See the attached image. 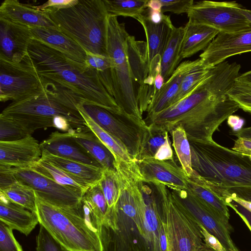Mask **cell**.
Returning <instances> with one entry per match:
<instances>
[{"label": "cell", "instance_id": "4dcf8cb0", "mask_svg": "<svg viewBox=\"0 0 251 251\" xmlns=\"http://www.w3.org/2000/svg\"><path fill=\"white\" fill-rule=\"evenodd\" d=\"M30 167L57 183L72 188L83 194L90 186L75 179L52 163L41 158Z\"/></svg>", "mask_w": 251, "mask_h": 251}, {"label": "cell", "instance_id": "60d3db41", "mask_svg": "<svg viewBox=\"0 0 251 251\" xmlns=\"http://www.w3.org/2000/svg\"><path fill=\"white\" fill-rule=\"evenodd\" d=\"M207 187L221 199L226 197H236L251 202V186L225 187L208 182Z\"/></svg>", "mask_w": 251, "mask_h": 251}, {"label": "cell", "instance_id": "52a82bcc", "mask_svg": "<svg viewBox=\"0 0 251 251\" xmlns=\"http://www.w3.org/2000/svg\"><path fill=\"white\" fill-rule=\"evenodd\" d=\"M128 36L125 24L120 23L117 17L109 15L107 53L112 63L111 94L123 112L143 120L138 104L137 87L128 60Z\"/></svg>", "mask_w": 251, "mask_h": 251}, {"label": "cell", "instance_id": "9c48e42d", "mask_svg": "<svg viewBox=\"0 0 251 251\" xmlns=\"http://www.w3.org/2000/svg\"><path fill=\"white\" fill-rule=\"evenodd\" d=\"M87 114L101 128L118 139L134 161L140 160L150 135L149 126L124 112L113 113L94 105H82Z\"/></svg>", "mask_w": 251, "mask_h": 251}, {"label": "cell", "instance_id": "83f0119b", "mask_svg": "<svg viewBox=\"0 0 251 251\" xmlns=\"http://www.w3.org/2000/svg\"><path fill=\"white\" fill-rule=\"evenodd\" d=\"M71 132L76 143L104 170L116 172L115 155L90 130Z\"/></svg>", "mask_w": 251, "mask_h": 251}, {"label": "cell", "instance_id": "e0dca14e", "mask_svg": "<svg viewBox=\"0 0 251 251\" xmlns=\"http://www.w3.org/2000/svg\"><path fill=\"white\" fill-rule=\"evenodd\" d=\"M136 20L142 25L145 31L150 77L154 80L156 75L161 73L162 56L175 26L170 17L166 15L163 21L158 24L151 22L144 12Z\"/></svg>", "mask_w": 251, "mask_h": 251}, {"label": "cell", "instance_id": "ee69618b", "mask_svg": "<svg viewBox=\"0 0 251 251\" xmlns=\"http://www.w3.org/2000/svg\"><path fill=\"white\" fill-rule=\"evenodd\" d=\"M160 2L161 12H170L176 14L187 13L194 3L193 0H160Z\"/></svg>", "mask_w": 251, "mask_h": 251}, {"label": "cell", "instance_id": "44dd1931", "mask_svg": "<svg viewBox=\"0 0 251 251\" xmlns=\"http://www.w3.org/2000/svg\"><path fill=\"white\" fill-rule=\"evenodd\" d=\"M40 146L42 151L51 154L103 168L76 143L71 132H53L40 143Z\"/></svg>", "mask_w": 251, "mask_h": 251}, {"label": "cell", "instance_id": "3957f363", "mask_svg": "<svg viewBox=\"0 0 251 251\" xmlns=\"http://www.w3.org/2000/svg\"><path fill=\"white\" fill-rule=\"evenodd\" d=\"M28 53L45 89L59 88L71 93L81 105H94L113 113L123 111L103 85L99 73L32 38Z\"/></svg>", "mask_w": 251, "mask_h": 251}, {"label": "cell", "instance_id": "d6986e66", "mask_svg": "<svg viewBox=\"0 0 251 251\" xmlns=\"http://www.w3.org/2000/svg\"><path fill=\"white\" fill-rule=\"evenodd\" d=\"M42 157L40 143L31 135L16 141L0 142V164L29 168Z\"/></svg>", "mask_w": 251, "mask_h": 251}, {"label": "cell", "instance_id": "91938a15", "mask_svg": "<svg viewBox=\"0 0 251 251\" xmlns=\"http://www.w3.org/2000/svg\"><path fill=\"white\" fill-rule=\"evenodd\" d=\"M249 156H250V157L251 158V153H250L249 155H248Z\"/></svg>", "mask_w": 251, "mask_h": 251}, {"label": "cell", "instance_id": "cb8c5ba5", "mask_svg": "<svg viewBox=\"0 0 251 251\" xmlns=\"http://www.w3.org/2000/svg\"><path fill=\"white\" fill-rule=\"evenodd\" d=\"M30 30L33 39L51 47L75 61L85 65L86 53L84 49L57 29L30 26Z\"/></svg>", "mask_w": 251, "mask_h": 251}, {"label": "cell", "instance_id": "7dc6e473", "mask_svg": "<svg viewBox=\"0 0 251 251\" xmlns=\"http://www.w3.org/2000/svg\"><path fill=\"white\" fill-rule=\"evenodd\" d=\"M198 224L201 228L204 242L206 246L214 251H227L218 238L208 232L201 225Z\"/></svg>", "mask_w": 251, "mask_h": 251}, {"label": "cell", "instance_id": "277c9868", "mask_svg": "<svg viewBox=\"0 0 251 251\" xmlns=\"http://www.w3.org/2000/svg\"><path fill=\"white\" fill-rule=\"evenodd\" d=\"M76 99L60 89H46L38 95L12 101L0 115L20 124L29 135L39 129L54 127L67 132L90 130Z\"/></svg>", "mask_w": 251, "mask_h": 251}, {"label": "cell", "instance_id": "2e32d148", "mask_svg": "<svg viewBox=\"0 0 251 251\" xmlns=\"http://www.w3.org/2000/svg\"><path fill=\"white\" fill-rule=\"evenodd\" d=\"M251 51V30L237 32H220L200 55L202 64L211 68L227 58Z\"/></svg>", "mask_w": 251, "mask_h": 251}, {"label": "cell", "instance_id": "836d02e7", "mask_svg": "<svg viewBox=\"0 0 251 251\" xmlns=\"http://www.w3.org/2000/svg\"><path fill=\"white\" fill-rule=\"evenodd\" d=\"M110 16L129 17L136 19L147 8L148 0H103Z\"/></svg>", "mask_w": 251, "mask_h": 251}, {"label": "cell", "instance_id": "681fc988", "mask_svg": "<svg viewBox=\"0 0 251 251\" xmlns=\"http://www.w3.org/2000/svg\"><path fill=\"white\" fill-rule=\"evenodd\" d=\"M231 150L248 155L251 153V140L237 138Z\"/></svg>", "mask_w": 251, "mask_h": 251}, {"label": "cell", "instance_id": "484cf974", "mask_svg": "<svg viewBox=\"0 0 251 251\" xmlns=\"http://www.w3.org/2000/svg\"><path fill=\"white\" fill-rule=\"evenodd\" d=\"M41 159L60 168L75 179L91 186L99 182L104 169L66 159L42 151Z\"/></svg>", "mask_w": 251, "mask_h": 251}, {"label": "cell", "instance_id": "d4e9b609", "mask_svg": "<svg viewBox=\"0 0 251 251\" xmlns=\"http://www.w3.org/2000/svg\"><path fill=\"white\" fill-rule=\"evenodd\" d=\"M0 221L13 230L28 236L39 223L35 212L16 204L0 195Z\"/></svg>", "mask_w": 251, "mask_h": 251}, {"label": "cell", "instance_id": "f35d334b", "mask_svg": "<svg viewBox=\"0 0 251 251\" xmlns=\"http://www.w3.org/2000/svg\"><path fill=\"white\" fill-rule=\"evenodd\" d=\"M227 94L240 108L251 114V83L236 78Z\"/></svg>", "mask_w": 251, "mask_h": 251}, {"label": "cell", "instance_id": "6da1fadb", "mask_svg": "<svg viewBox=\"0 0 251 251\" xmlns=\"http://www.w3.org/2000/svg\"><path fill=\"white\" fill-rule=\"evenodd\" d=\"M120 194L95 229L102 251H161L159 234L167 221L170 189L147 181L136 161L116 159Z\"/></svg>", "mask_w": 251, "mask_h": 251}, {"label": "cell", "instance_id": "d6a6232c", "mask_svg": "<svg viewBox=\"0 0 251 251\" xmlns=\"http://www.w3.org/2000/svg\"><path fill=\"white\" fill-rule=\"evenodd\" d=\"M0 195L10 201L36 213L35 193L30 187L17 181L5 188L0 189Z\"/></svg>", "mask_w": 251, "mask_h": 251}, {"label": "cell", "instance_id": "bcb514c9", "mask_svg": "<svg viewBox=\"0 0 251 251\" xmlns=\"http://www.w3.org/2000/svg\"><path fill=\"white\" fill-rule=\"evenodd\" d=\"M227 206L232 208L235 212L242 219L251 231V213L237 202L229 198L226 197L222 199Z\"/></svg>", "mask_w": 251, "mask_h": 251}, {"label": "cell", "instance_id": "9a60e30c", "mask_svg": "<svg viewBox=\"0 0 251 251\" xmlns=\"http://www.w3.org/2000/svg\"><path fill=\"white\" fill-rule=\"evenodd\" d=\"M128 60L138 90V101L141 113L147 111L155 94L154 82L150 77L146 42L136 40L129 35L127 39Z\"/></svg>", "mask_w": 251, "mask_h": 251}, {"label": "cell", "instance_id": "e575fe53", "mask_svg": "<svg viewBox=\"0 0 251 251\" xmlns=\"http://www.w3.org/2000/svg\"><path fill=\"white\" fill-rule=\"evenodd\" d=\"M187 189L229 219L230 214L227 206L222 199L208 188L188 177Z\"/></svg>", "mask_w": 251, "mask_h": 251}, {"label": "cell", "instance_id": "74e56055", "mask_svg": "<svg viewBox=\"0 0 251 251\" xmlns=\"http://www.w3.org/2000/svg\"><path fill=\"white\" fill-rule=\"evenodd\" d=\"M107 203L108 208L116 203L120 194V186L116 172L104 170L99 182Z\"/></svg>", "mask_w": 251, "mask_h": 251}, {"label": "cell", "instance_id": "ab89813d", "mask_svg": "<svg viewBox=\"0 0 251 251\" xmlns=\"http://www.w3.org/2000/svg\"><path fill=\"white\" fill-rule=\"evenodd\" d=\"M28 135L17 122L0 115V142L18 140Z\"/></svg>", "mask_w": 251, "mask_h": 251}, {"label": "cell", "instance_id": "7a4b0ae2", "mask_svg": "<svg viewBox=\"0 0 251 251\" xmlns=\"http://www.w3.org/2000/svg\"><path fill=\"white\" fill-rule=\"evenodd\" d=\"M240 64L225 61L211 68L187 96L157 114L147 116L152 125L169 133L182 127L190 141L213 140V133L240 107L227 93L239 75Z\"/></svg>", "mask_w": 251, "mask_h": 251}, {"label": "cell", "instance_id": "1f68e13d", "mask_svg": "<svg viewBox=\"0 0 251 251\" xmlns=\"http://www.w3.org/2000/svg\"><path fill=\"white\" fill-rule=\"evenodd\" d=\"M173 146L177 158L187 176L189 177L194 173L192 166L191 147L189 141L184 129L177 126L170 132Z\"/></svg>", "mask_w": 251, "mask_h": 251}, {"label": "cell", "instance_id": "f1b7e54d", "mask_svg": "<svg viewBox=\"0 0 251 251\" xmlns=\"http://www.w3.org/2000/svg\"><path fill=\"white\" fill-rule=\"evenodd\" d=\"M184 33V27H174L170 34L161 62V74L165 82L171 76L181 60L180 52Z\"/></svg>", "mask_w": 251, "mask_h": 251}, {"label": "cell", "instance_id": "f6af8a7d", "mask_svg": "<svg viewBox=\"0 0 251 251\" xmlns=\"http://www.w3.org/2000/svg\"><path fill=\"white\" fill-rule=\"evenodd\" d=\"M78 2V0H49L41 5L35 7L41 11H56L72 7Z\"/></svg>", "mask_w": 251, "mask_h": 251}, {"label": "cell", "instance_id": "7bdbcfd3", "mask_svg": "<svg viewBox=\"0 0 251 251\" xmlns=\"http://www.w3.org/2000/svg\"><path fill=\"white\" fill-rule=\"evenodd\" d=\"M0 251H24L14 237L13 229L0 221Z\"/></svg>", "mask_w": 251, "mask_h": 251}, {"label": "cell", "instance_id": "8fae6325", "mask_svg": "<svg viewBox=\"0 0 251 251\" xmlns=\"http://www.w3.org/2000/svg\"><path fill=\"white\" fill-rule=\"evenodd\" d=\"M187 14L188 22L209 25L220 32L251 30V10L235 1L194 2Z\"/></svg>", "mask_w": 251, "mask_h": 251}, {"label": "cell", "instance_id": "11a10c76", "mask_svg": "<svg viewBox=\"0 0 251 251\" xmlns=\"http://www.w3.org/2000/svg\"><path fill=\"white\" fill-rule=\"evenodd\" d=\"M164 83L165 80L161 73L157 75L154 82L155 94L161 88Z\"/></svg>", "mask_w": 251, "mask_h": 251}, {"label": "cell", "instance_id": "ba28073f", "mask_svg": "<svg viewBox=\"0 0 251 251\" xmlns=\"http://www.w3.org/2000/svg\"><path fill=\"white\" fill-rule=\"evenodd\" d=\"M39 224L68 251H102L97 231L81 214L45 201L36 194Z\"/></svg>", "mask_w": 251, "mask_h": 251}, {"label": "cell", "instance_id": "5bb4252c", "mask_svg": "<svg viewBox=\"0 0 251 251\" xmlns=\"http://www.w3.org/2000/svg\"><path fill=\"white\" fill-rule=\"evenodd\" d=\"M11 171L18 181L31 188L45 201L67 210L78 208L83 193L58 184L31 167H12Z\"/></svg>", "mask_w": 251, "mask_h": 251}, {"label": "cell", "instance_id": "4316f807", "mask_svg": "<svg viewBox=\"0 0 251 251\" xmlns=\"http://www.w3.org/2000/svg\"><path fill=\"white\" fill-rule=\"evenodd\" d=\"M184 28L181 59L190 57L200 50H204L220 32L218 29L209 25L189 22Z\"/></svg>", "mask_w": 251, "mask_h": 251}, {"label": "cell", "instance_id": "f5cc1de1", "mask_svg": "<svg viewBox=\"0 0 251 251\" xmlns=\"http://www.w3.org/2000/svg\"><path fill=\"white\" fill-rule=\"evenodd\" d=\"M233 134L237 138L251 140V126L243 127L239 131L233 132Z\"/></svg>", "mask_w": 251, "mask_h": 251}, {"label": "cell", "instance_id": "f907efd6", "mask_svg": "<svg viewBox=\"0 0 251 251\" xmlns=\"http://www.w3.org/2000/svg\"><path fill=\"white\" fill-rule=\"evenodd\" d=\"M227 124L232 128L233 132L241 130L244 125V119L239 116L231 115L227 118Z\"/></svg>", "mask_w": 251, "mask_h": 251}, {"label": "cell", "instance_id": "7402d4cb", "mask_svg": "<svg viewBox=\"0 0 251 251\" xmlns=\"http://www.w3.org/2000/svg\"><path fill=\"white\" fill-rule=\"evenodd\" d=\"M0 20L29 26L57 29L44 11L35 5L25 4L17 0H5L0 6Z\"/></svg>", "mask_w": 251, "mask_h": 251}, {"label": "cell", "instance_id": "816d5d0a", "mask_svg": "<svg viewBox=\"0 0 251 251\" xmlns=\"http://www.w3.org/2000/svg\"><path fill=\"white\" fill-rule=\"evenodd\" d=\"M159 243L161 251H168L167 221L164 223L161 227Z\"/></svg>", "mask_w": 251, "mask_h": 251}, {"label": "cell", "instance_id": "ffe728a7", "mask_svg": "<svg viewBox=\"0 0 251 251\" xmlns=\"http://www.w3.org/2000/svg\"><path fill=\"white\" fill-rule=\"evenodd\" d=\"M30 27L0 20V54L21 61L28 54Z\"/></svg>", "mask_w": 251, "mask_h": 251}, {"label": "cell", "instance_id": "6f0895ef", "mask_svg": "<svg viewBox=\"0 0 251 251\" xmlns=\"http://www.w3.org/2000/svg\"><path fill=\"white\" fill-rule=\"evenodd\" d=\"M237 79L251 83V70L239 75Z\"/></svg>", "mask_w": 251, "mask_h": 251}, {"label": "cell", "instance_id": "8d00e7d4", "mask_svg": "<svg viewBox=\"0 0 251 251\" xmlns=\"http://www.w3.org/2000/svg\"><path fill=\"white\" fill-rule=\"evenodd\" d=\"M210 69V68L203 65L201 63L188 73L181 82L178 92L174 100L173 104L191 93L207 75Z\"/></svg>", "mask_w": 251, "mask_h": 251}, {"label": "cell", "instance_id": "603a6c76", "mask_svg": "<svg viewBox=\"0 0 251 251\" xmlns=\"http://www.w3.org/2000/svg\"><path fill=\"white\" fill-rule=\"evenodd\" d=\"M201 63V59L187 60L180 63L161 88L154 95L147 110L151 116L172 106L185 76L192 69Z\"/></svg>", "mask_w": 251, "mask_h": 251}, {"label": "cell", "instance_id": "ac0fdd59", "mask_svg": "<svg viewBox=\"0 0 251 251\" xmlns=\"http://www.w3.org/2000/svg\"><path fill=\"white\" fill-rule=\"evenodd\" d=\"M139 170L147 181H156L171 190L188 189V177L175 160H160L154 158L136 161Z\"/></svg>", "mask_w": 251, "mask_h": 251}, {"label": "cell", "instance_id": "30bf717a", "mask_svg": "<svg viewBox=\"0 0 251 251\" xmlns=\"http://www.w3.org/2000/svg\"><path fill=\"white\" fill-rule=\"evenodd\" d=\"M46 91L29 53L21 61L0 54V100L18 101Z\"/></svg>", "mask_w": 251, "mask_h": 251}, {"label": "cell", "instance_id": "5b68a950", "mask_svg": "<svg viewBox=\"0 0 251 251\" xmlns=\"http://www.w3.org/2000/svg\"><path fill=\"white\" fill-rule=\"evenodd\" d=\"M58 30L86 51L105 57L109 14L102 0H78L75 5L56 11L45 10Z\"/></svg>", "mask_w": 251, "mask_h": 251}, {"label": "cell", "instance_id": "7c38bea8", "mask_svg": "<svg viewBox=\"0 0 251 251\" xmlns=\"http://www.w3.org/2000/svg\"><path fill=\"white\" fill-rule=\"evenodd\" d=\"M167 251H199L205 245L198 223L173 197L169 195Z\"/></svg>", "mask_w": 251, "mask_h": 251}, {"label": "cell", "instance_id": "db71d44e", "mask_svg": "<svg viewBox=\"0 0 251 251\" xmlns=\"http://www.w3.org/2000/svg\"><path fill=\"white\" fill-rule=\"evenodd\" d=\"M147 8L155 11L161 12L162 4L160 0H148Z\"/></svg>", "mask_w": 251, "mask_h": 251}, {"label": "cell", "instance_id": "8992f818", "mask_svg": "<svg viewBox=\"0 0 251 251\" xmlns=\"http://www.w3.org/2000/svg\"><path fill=\"white\" fill-rule=\"evenodd\" d=\"M193 170L204 179L225 187L251 186V158L213 140L190 141Z\"/></svg>", "mask_w": 251, "mask_h": 251}, {"label": "cell", "instance_id": "d590c367", "mask_svg": "<svg viewBox=\"0 0 251 251\" xmlns=\"http://www.w3.org/2000/svg\"><path fill=\"white\" fill-rule=\"evenodd\" d=\"M148 126L150 129V135L140 160L154 158L159 150L170 141L168 132L154 125H150Z\"/></svg>", "mask_w": 251, "mask_h": 251}, {"label": "cell", "instance_id": "f546056e", "mask_svg": "<svg viewBox=\"0 0 251 251\" xmlns=\"http://www.w3.org/2000/svg\"><path fill=\"white\" fill-rule=\"evenodd\" d=\"M77 108L89 129L112 152L116 157H118L127 162L134 161L122 143L98 126L87 114L81 104L77 105Z\"/></svg>", "mask_w": 251, "mask_h": 251}, {"label": "cell", "instance_id": "680465c9", "mask_svg": "<svg viewBox=\"0 0 251 251\" xmlns=\"http://www.w3.org/2000/svg\"><path fill=\"white\" fill-rule=\"evenodd\" d=\"M199 251H214L212 249L208 247L205 244L203 246V247Z\"/></svg>", "mask_w": 251, "mask_h": 251}, {"label": "cell", "instance_id": "4fadbf2b", "mask_svg": "<svg viewBox=\"0 0 251 251\" xmlns=\"http://www.w3.org/2000/svg\"><path fill=\"white\" fill-rule=\"evenodd\" d=\"M174 198L196 221L221 242L227 251H240L232 241L229 219L193 194L188 189L171 190Z\"/></svg>", "mask_w": 251, "mask_h": 251}, {"label": "cell", "instance_id": "9f6ffc18", "mask_svg": "<svg viewBox=\"0 0 251 251\" xmlns=\"http://www.w3.org/2000/svg\"><path fill=\"white\" fill-rule=\"evenodd\" d=\"M230 198L233 201L237 202L240 205L244 207L246 209L251 213V202L245 201L244 200H241L236 197H226ZM224 197V198H226ZM222 198V199H223Z\"/></svg>", "mask_w": 251, "mask_h": 251}, {"label": "cell", "instance_id": "b9f144b4", "mask_svg": "<svg viewBox=\"0 0 251 251\" xmlns=\"http://www.w3.org/2000/svg\"><path fill=\"white\" fill-rule=\"evenodd\" d=\"M36 242V251H68L41 225Z\"/></svg>", "mask_w": 251, "mask_h": 251}, {"label": "cell", "instance_id": "c3c4849f", "mask_svg": "<svg viewBox=\"0 0 251 251\" xmlns=\"http://www.w3.org/2000/svg\"><path fill=\"white\" fill-rule=\"evenodd\" d=\"M12 167L0 164V189L5 188L17 181L12 172Z\"/></svg>", "mask_w": 251, "mask_h": 251}]
</instances>
